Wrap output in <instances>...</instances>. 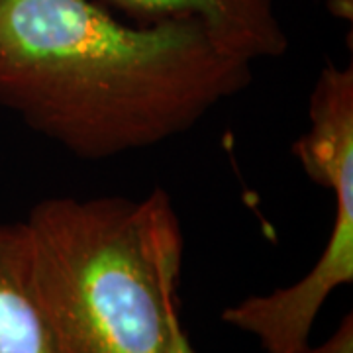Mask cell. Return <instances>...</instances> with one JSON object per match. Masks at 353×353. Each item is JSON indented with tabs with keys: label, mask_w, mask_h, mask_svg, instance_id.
Masks as SVG:
<instances>
[{
	"label": "cell",
	"mask_w": 353,
	"mask_h": 353,
	"mask_svg": "<svg viewBox=\"0 0 353 353\" xmlns=\"http://www.w3.org/2000/svg\"><path fill=\"white\" fill-rule=\"evenodd\" d=\"M0 353H57L32 285L24 220H0Z\"/></svg>",
	"instance_id": "obj_5"
},
{
	"label": "cell",
	"mask_w": 353,
	"mask_h": 353,
	"mask_svg": "<svg viewBox=\"0 0 353 353\" xmlns=\"http://www.w3.org/2000/svg\"><path fill=\"white\" fill-rule=\"evenodd\" d=\"M165 353H196L190 343L189 334L181 322L179 296L169 306V324H167V347Z\"/></svg>",
	"instance_id": "obj_7"
},
{
	"label": "cell",
	"mask_w": 353,
	"mask_h": 353,
	"mask_svg": "<svg viewBox=\"0 0 353 353\" xmlns=\"http://www.w3.org/2000/svg\"><path fill=\"white\" fill-rule=\"evenodd\" d=\"M30 273L57 353H165L183 232L169 194L51 196L24 220Z\"/></svg>",
	"instance_id": "obj_2"
},
{
	"label": "cell",
	"mask_w": 353,
	"mask_h": 353,
	"mask_svg": "<svg viewBox=\"0 0 353 353\" xmlns=\"http://www.w3.org/2000/svg\"><path fill=\"white\" fill-rule=\"evenodd\" d=\"M199 22H122L94 0H0V106L83 161L189 132L252 83Z\"/></svg>",
	"instance_id": "obj_1"
},
{
	"label": "cell",
	"mask_w": 353,
	"mask_h": 353,
	"mask_svg": "<svg viewBox=\"0 0 353 353\" xmlns=\"http://www.w3.org/2000/svg\"><path fill=\"white\" fill-rule=\"evenodd\" d=\"M330 236L314 267L299 283L269 294H253L228 306L222 320L252 334L267 353H299L310 343V332L324 303L336 289L353 281V173L336 179Z\"/></svg>",
	"instance_id": "obj_3"
},
{
	"label": "cell",
	"mask_w": 353,
	"mask_h": 353,
	"mask_svg": "<svg viewBox=\"0 0 353 353\" xmlns=\"http://www.w3.org/2000/svg\"><path fill=\"white\" fill-rule=\"evenodd\" d=\"M299 353H353V316H345L338 330L324 343L314 347L308 343Z\"/></svg>",
	"instance_id": "obj_6"
},
{
	"label": "cell",
	"mask_w": 353,
	"mask_h": 353,
	"mask_svg": "<svg viewBox=\"0 0 353 353\" xmlns=\"http://www.w3.org/2000/svg\"><path fill=\"white\" fill-rule=\"evenodd\" d=\"M136 22L190 20L208 28L228 50L252 63L283 57L289 50L275 0H104Z\"/></svg>",
	"instance_id": "obj_4"
}]
</instances>
